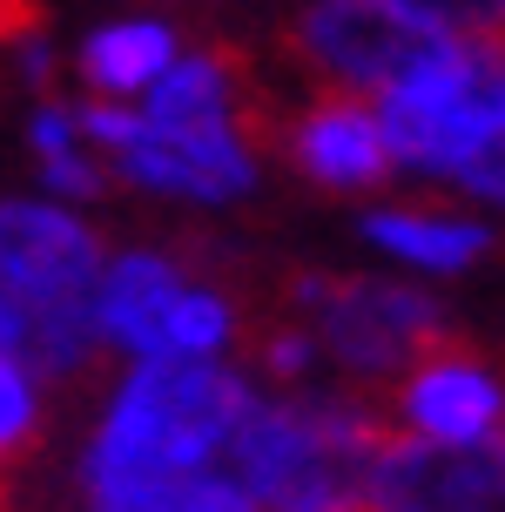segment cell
Masks as SVG:
<instances>
[{
  "mask_svg": "<svg viewBox=\"0 0 505 512\" xmlns=\"http://www.w3.org/2000/svg\"><path fill=\"white\" fill-rule=\"evenodd\" d=\"M250 405V384L216 358H142L108 398V418L81 452V492L115 479L209 472V459L229 452Z\"/></svg>",
  "mask_w": 505,
  "mask_h": 512,
  "instance_id": "1",
  "label": "cell"
},
{
  "mask_svg": "<svg viewBox=\"0 0 505 512\" xmlns=\"http://www.w3.org/2000/svg\"><path fill=\"white\" fill-rule=\"evenodd\" d=\"M384 438L391 425L351 391L256 398L229 438V465L263 512H357Z\"/></svg>",
  "mask_w": 505,
  "mask_h": 512,
  "instance_id": "2",
  "label": "cell"
},
{
  "mask_svg": "<svg viewBox=\"0 0 505 512\" xmlns=\"http://www.w3.org/2000/svg\"><path fill=\"white\" fill-rule=\"evenodd\" d=\"M378 128L398 169L452 182L505 128V27H452L378 95Z\"/></svg>",
  "mask_w": 505,
  "mask_h": 512,
  "instance_id": "3",
  "label": "cell"
},
{
  "mask_svg": "<svg viewBox=\"0 0 505 512\" xmlns=\"http://www.w3.org/2000/svg\"><path fill=\"white\" fill-rule=\"evenodd\" d=\"M290 310L317 331L324 358H337L351 378H398L418 358L458 344L452 317L438 297L411 290L391 277H324V270H297L290 277Z\"/></svg>",
  "mask_w": 505,
  "mask_h": 512,
  "instance_id": "4",
  "label": "cell"
},
{
  "mask_svg": "<svg viewBox=\"0 0 505 512\" xmlns=\"http://www.w3.org/2000/svg\"><path fill=\"white\" fill-rule=\"evenodd\" d=\"M445 34L452 21H438L425 0H310L283 27L290 54L337 95H384Z\"/></svg>",
  "mask_w": 505,
  "mask_h": 512,
  "instance_id": "5",
  "label": "cell"
},
{
  "mask_svg": "<svg viewBox=\"0 0 505 512\" xmlns=\"http://www.w3.org/2000/svg\"><path fill=\"white\" fill-rule=\"evenodd\" d=\"M357 512H505V432L472 445L391 432L364 472Z\"/></svg>",
  "mask_w": 505,
  "mask_h": 512,
  "instance_id": "6",
  "label": "cell"
},
{
  "mask_svg": "<svg viewBox=\"0 0 505 512\" xmlns=\"http://www.w3.org/2000/svg\"><path fill=\"white\" fill-rule=\"evenodd\" d=\"M101 243L54 203H0V297H14L34 317L95 304Z\"/></svg>",
  "mask_w": 505,
  "mask_h": 512,
  "instance_id": "7",
  "label": "cell"
},
{
  "mask_svg": "<svg viewBox=\"0 0 505 512\" xmlns=\"http://www.w3.org/2000/svg\"><path fill=\"white\" fill-rule=\"evenodd\" d=\"M128 182H142L155 196H182V203H236L256 189V149L243 128H149L115 155Z\"/></svg>",
  "mask_w": 505,
  "mask_h": 512,
  "instance_id": "8",
  "label": "cell"
},
{
  "mask_svg": "<svg viewBox=\"0 0 505 512\" xmlns=\"http://www.w3.org/2000/svg\"><path fill=\"white\" fill-rule=\"evenodd\" d=\"M277 142L303 176L324 182V189H378L398 169L391 149H384L378 108H364V95H337V88H324L303 115H290L277 128Z\"/></svg>",
  "mask_w": 505,
  "mask_h": 512,
  "instance_id": "9",
  "label": "cell"
},
{
  "mask_svg": "<svg viewBox=\"0 0 505 512\" xmlns=\"http://www.w3.org/2000/svg\"><path fill=\"white\" fill-rule=\"evenodd\" d=\"M398 418L418 438H438V445H472V438H492L505 425V391L492 371L472 364V351H431L404 371L398 384Z\"/></svg>",
  "mask_w": 505,
  "mask_h": 512,
  "instance_id": "10",
  "label": "cell"
},
{
  "mask_svg": "<svg viewBox=\"0 0 505 512\" xmlns=\"http://www.w3.org/2000/svg\"><path fill=\"white\" fill-rule=\"evenodd\" d=\"M236 115H263L256 81L243 75L236 48H196L176 54L162 75L149 81V128H236Z\"/></svg>",
  "mask_w": 505,
  "mask_h": 512,
  "instance_id": "11",
  "label": "cell"
},
{
  "mask_svg": "<svg viewBox=\"0 0 505 512\" xmlns=\"http://www.w3.org/2000/svg\"><path fill=\"white\" fill-rule=\"evenodd\" d=\"M189 290L176 256L162 250H128L115 263H101V283H95V324L108 344H122L135 358H155L162 351V324L176 297Z\"/></svg>",
  "mask_w": 505,
  "mask_h": 512,
  "instance_id": "12",
  "label": "cell"
},
{
  "mask_svg": "<svg viewBox=\"0 0 505 512\" xmlns=\"http://www.w3.org/2000/svg\"><path fill=\"white\" fill-rule=\"evenodd\" d=\"M176 61V27L155 21V14H135V21H108L101 34H88L75 54L88 95H149V81Z\"/></svg>",
  "mask_w": 505,
  "mask_h": 512,
  "instance_id": "13",
  "label": "cell"
},
{
  "mask_svg": "<svg viewBox=\"0 0 505 512\" xmlns=\"http://www.w3.org/2000/svg\"><path fill=\"white\" fill-rule=\"evenodd\" d=\"M364 236L384 256H404L411 270H438V277L445 270H472L499 243L472 216H431V209H378V216H364Z\"/></svg>",
  "mask_w": 505,
  "mask_h": 512,
  "instance_id": "14",
  "label": "cell"
},
{
  "mask_svg": "<svg viewBox=\"0 0 505 512\" xmlns=\"http://www.w3.org/2000/svg\"><path fill=\"white\" fill-rule=\"evenodd\" d=\"M88 512H263L236 472H176V479H115L88 486Z\"/></svg>",
  "mask_w": 505,
  "mask_h": 512,
  "instance_id": "15",
  "label": "cell"
},
{
  "mask_svg": "<svg viewBox=\"0 0 505 512\" xmlns=\"http://www.w3.org/2000/svg\"><path fill=\"white\" fill-rule=\"evenodd\" d=\"M236 331V310L216 283H189L169 310V324H162V351L155 358H216Z\"/></svg>",
  "mask_w": 505,
  "mask_h": 512,
  "instance_id": "16",
  "label": "cell"
},
{
  "mask_svg": "<svg viewBox=\"0 0 505 512\" xmlns=\"http://www.w3.org/2000/svg\"><path fill=\"white\" fill-rule=\"evenodd\" d=\"M41 432V398H34V378L14 351H0V465L21 459Z\"/></svg>",
  "mask_w": 505,
  "mask_h": 512,
  "instance_id": "17",
  "label": "cell"
},
{
  "mask_svg": "<svg viewBox=\"0 0 505 512\" xmlns=\"http://www.w3.org/2000/svg\"><path fill=\"white\" fill-rule=\"evenodd\" d=\"M317 358H324V344H317L310 324H270L263 331V371L277 384H303L317 371Z\"/></svg>",
  "mask_w": 505,
  "mask_h": 512,
  "instance_id": "18",
  "label": "cell"
},
{
  "mask_svg": "<svg viewBox=\"0 0 505 512\" xmlns=\"http://www.w3.org/2000/svg\"><path fill=\"white\" fill-rule=\"evenodd\" d=\"M452 182L465 189V196H479V203H499L505 209V128L485 142L479 155H472V162H465V169H458Z\"/></svg>",
  "mask_w": 505,
  "mask_h": 512,
  "instance_id": "19",
  "label": "cell"
},
{
  "mask_svg": "<svg viewBox=\"0 0 505 512\" xmlns=\"http://www.w3.org/2000/svg\"><path fill=\"white\" fill-rule=\"evenodd\" d=\"M27 41H48V7L41 0H0V48L21 54Z\"/></svg>",
  "mask_w": 505,
  "mask_h": 512,
  "instance_id": "20",
  "label": "cell"
},
{
  "mask_svg": "<svg viewBox=\"0 0 505 512\" xmlns=\"http://www.w3.org/2000/svg\"><path fill=\"white\" fill-rule=\"evenodd\" d=\"M425 7L452 27H505V0H425Z\"/></svg>",
  "mask_w": 505,
  "mask_h": 512,
  "instance_id": "21",
  "label": "cell"
},
{
  "mask_svg": "<svg viewBox=\"0 0 505 512\" xmlns=\"http://www.w3.org/2000/svg\"><path fill=\"white\" fill-rule=\"evenodd\" d=\"M0 351L27 358V310L14 304V297H0Z\"/></svg>",
  "mask_w": 505,
  "mask_h": 512,
  "instance_id": "22",
  "label": "cell"
},
{
  "mask_svg": "<svg viewBox=\"0 0 505 512\" xmlns=\"http://www.w3.org/2000/svg\"><path fill=\"white\" fill-rule=\"evenodd\" d=\"M0 512H7V506H0Z\"/></svg>",
  "mask_w": 505,
  "mask_h": 512,
  "instance_id": "23",
  "label": "cell"
}]
</instances>
